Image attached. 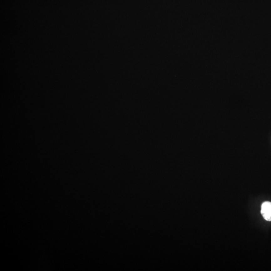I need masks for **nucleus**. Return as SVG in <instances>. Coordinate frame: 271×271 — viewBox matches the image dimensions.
Segmentation results:
<instances>
[{
	"instance_id": "f257e3e1",
	"label": "nucleus",
	"mask_w": 271,
	"mask_h": 271,
	"mask_svg": "<svg viewBox=\"0 0 271 271\" xmlns=\"http://www.w3.org/2000/svg\"><path fill=\"white\" fill-rule=\"evenodd\" d=\"M261 214L263 218L267 221H271V202H265L261 207Z\"/></svg>"
}]
</instances>
